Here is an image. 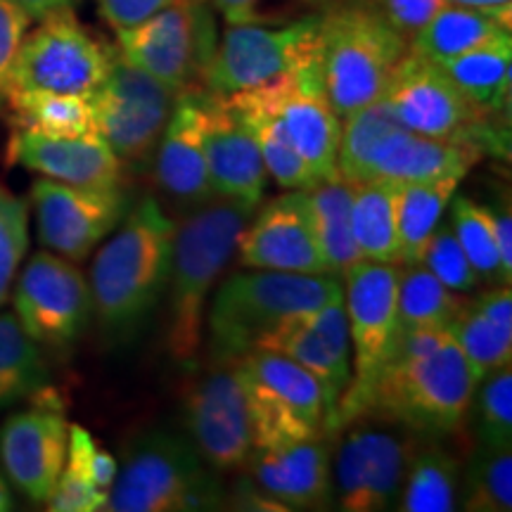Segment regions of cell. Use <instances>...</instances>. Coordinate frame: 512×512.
I'll return each mask as SVG.
<instances>
[{"label": "cell", "instance_id": "cell-1", "mask_svg": "<svg viewBox=\"0 0 512 512\" xmlns=\"http://www.w3.org/2000/svg\"><path fill=\"white\" fill-rule=\"evenodd\" d=\"M477 382L448 325L406 330L377 382L368 418L446 437L465 420Z\"/></svg>", "mask_w": 512, "mask_h": 512}, {"label": "cell", "instance_id": "cell-2", "mask_svg": "<svg viewBox=\"0 0 512 512\" xmlns=\"http://www.w3.org/2000/svg\"><path fill=\"white\" fill-rule=\"evenodd\" d=\"M91 268L93 316L112 342H131L166 294L176 223L155 197L126 211Z\"/></svg>", "mask_w": 512, "mask_h": 512}, {"label": "cell", "instance_id": "cell-3", "mask_svg": "<svg viewBox=\"0 0 512 512\" xmlns=\"http://www.w3.org/2000/svg\"><path fill=\"white\" fill-rule=\"evenodd\" d=\"M256 204L214 197L185 214L176 226L169 271V332L166 344L178 363H195L202 344L207 299L233 259Z\"/></svg>", "mask_w": 512, "mask_h": 512}, {"label": "cell", "instance_id": "cell-4", "mask_svg": "<svg viewBox=\"0 0 512 512\" xmlns=\"http://www.w3.org/2000/svg\"><path fill=\"white\" fill-rule=\"evenodd\" d=\"M344 297L335 275L249 271L223 280L209 309L211 366L235 363L280 323Z\"/></svg>", "mask_w": 512, "mask_h": 512}, {"label": "cell", "instance_id": "cell-5", "mask_svg": "<svg viewBox=\"0 0 512 512\" xmlns=\"http://www.w3.org/2000/svg\"><path fill=\"white\" fill-rule=\"evenodd\" d=\"M221 472L200 456L188 434L152 427L124 448L107 494L112 512H197L226 503Z\"/></svg>", "mask_w": 512, "mask_h": 512}, {"label": "cell", "instance_id": "cell-6", "mask_svg": "<svg viewBox=\"0 0 512 512\" xmlns=\"http://www.w3.org/2000/svg\"><path fill=\"white\" fill-rule=\"evenodd\" d=\"M482 155L475 147L420 136L382 98L342 119L337 171L344 181L422 183L465 178Z\"/></svg>", "mask_w": 512, "mask_h": 512}, {"label": "cell", "instance_id": "cell-7", "mask_svg": "<svg viewBox=\"0 0 512 512\" xmlns=\"http://www.w3.org/2000/svg\"><path fill=\"white\" fill-rule=\"evenodd\" d=\"M320 67L339 117L380 100L408 38L370 0H332L320 15Z\"/></svg>", "mask_w": 512, "mask_h": 512}, {"label": "cell", "instance_id": "cell-8", "mask_svg": "<svg viewBox=\"0 0 512 512\" xmlns=\"http://www.w3.org/2000/svg\"><path fill=\"white\" fill-rule=\"evenodd\" d=\"M382 100L420 136L475 147L479 155H508V124L472 105L430 57L408 46L396 62Z\"/></svg>", "mask_w": 512, "mask_h": 512}, {"label": "cell", "instance_id": "cell-9", "mask_svg": "<svg viewBox=\"0 0 512 512\" xmlns=\"http://www.w3.org/2000/svg\"><path fill=\"white\" fill-rule=\"evenodd\" d=\"M342 283L351 339V384L339 403L332 434L349 422L366 418L377 382L401 337L396 313L399 266L361 259L344 273Z\"/></svg>", "mask_w": 512, "mask_h": 512}, {"label": "cell", "instance_id": "cell-10", "mask_svg": "<svg viewBox=\"0 0 512 512\" xmlns=\"http://www.w3.org/2000/svg\"><path fill=\"white\" fill-rule=\"evenodd\" d=\"M238 366L254 427V448L325 437V396L316 377L278 351L254 349Z\"/></svg>", "mask_w": 512, "mask_h": 512}, {"label": "cell", "instance_id": "cell-11", "mask_svg": "<svg viewBox=\"0 0 512 512\" xmlns=\"http://www.w3.org/2000/svg\"><path fill=\"white\" fill-rule=\"evenodd\" d=\"M216 43L214 12L197 0H171L136 27L117 29L119 55L174 95L202 83Z\"/></svg>", "mask_w": 512, "mask_h": 512}, {"label": "cell", "instance_id": "cell-12", "mask_svg": "<svg viewBox=\"0 0 512 512\" xmlns=\"http://www.w3.org/2000/svg\"><path fill=\"white\" fill-rule=\"evenodd\" d=\"M38 22L19 46L10 91L93 93L110 72L117 48L93 36L74 10L55 12Z\"/></svg>", "mask_w": 512, "mask_h": 512}, {"label": "cell", "instance_id": "cell-13", "mask_svg": "<svg viewBox=\"0 0 512 512\" xmlns=\"http://www.w3.org/2000/svg\"><path fill=\"white\" fill-rule=\"evenodd\" d=\"M88 100L95 133L112 147L121 164L145 166L155 159L176 100L169 88L126 62L117 50L110 72L88 93Z\"/></svg>", "mask_w": 512, "mask_h": 512}, {"label": "cell", "instance_id": "cell-14", "mask_svg": "<svg viewBox=\"0 0 512 512\" xmlns=\"http://www.w3.org/2000/svg\"><path fill=\"white\" fill-rule=\"evenodd\" d=\"M332 465V501L344 512L396 510L413 448L389 420L358 418L344 425Z\"/></svg>", "mask_w": 512, "mask_h": 512}, {"label": "cell", "instance_id": "cell-15", "mask_svg": "<svg viewBox=\"0 0 512 512\" xmlns=\"http://www.w3.org/2000/svg\"><path fill=\"white\" fill-rule=\"evenodd\" d=\"M247 93L280 119L316 183L339 176L337 152L342 138V117L330 105L325 91L318 46L285 74L249 88Z\"/></svg>", "mask_w": 512, "mask_h": 512}, {"label": "cell", "instance_id": "cell-16", "mask_svg": "<svg viewBox=\"0 0 512 512\" xmlns=\"http://www.w3.org/2000/svg\"><path fill=\"white\" fill-rule=\"evenodd\" d=\"M320 15L287 24H228L204 69L202 88L228 98L285 74L318 46Z\"/></svg>", "mask_w": 512, "mask_h": 512}, {"label": "cell", "instance_id": "cell-17", "mask_svg": "<svg viewBox=\"0 0 512 512\" xmlns=\"http://www.w3.org/2000/svg\"><path fill=\"white\" fill-rule=\"evenodd\" d=\"M10 294L19 325L41 349H72L93 318L86 275L55 252L31 256Z\"/></svg>", "mask_w": 512, "mask_h": 512}, {"label": "cell", "instance_id": "cell-18", "mask_svg": "<svg viewBox=\"0 0 512 512\" xmlns=\"http://www.w3.org/2000/svg\"><path fill=\"white\" fill-rule=\"evenodd\" d=\"M31 207L41 245L79 264L124 219L128 195L121 185L95 188L41 178L31 188Z\"/></svg>", "mask_w": 512, "mask_h": 512}, {"label": "cell", "instance_id": "cell-19", "mask_svg": "<svg viewBox=\"0 0 512 512\" xmlns=\"http://www.w3.org/2000/svg\"><path fill=\"white\" fill-rule=\"evenodd\" d=\"M185 430L216 472L245 467L254 453V427L235 363H219L192 384L185 399Z\"/></svg>", "mask_w": 512, "mask_h": 512}, {"label": "cell", "instance_id": "cell-20", "mask_svg": "<svg viewBox=\"0 0 512 512\" xmlns=\"http://www.w3.org/2000/svg\"><path fill=\"white\" fill-rule=\"evenodd\" d=\"M256 349L278 351L316 377L325 396V437H332L339 403L351 384V339L344 297L283 320Z\"/></svg>", "mask_w": 512, "mask_h": 512}, {"label": "cell", "instance_id": "cell-21", "mask_svg": "<svg viewBox=\"0 0 512 512\" xmlns=\"http://www.w3.org/2000/svg\"><path fill=\"white\" fill-rule=\"evenodd\" d=\"M69 451V422L50 387L31 396V408L12 413L0 427V460L10 482L29 501L46 503Z\"/></svg>", "mask_w": 512, "mask_h": 512}, {"label": "cell", "instance_id": "cell-22", "mask_svg": "<svg viewBox=\"0 0 512 512\" xmlns=\"http://www.w3.org/2000/svg\"><path fill=\"white\" fill-rule=\"evenodd\" d=\"M240 264L259 271L328 275L306 190H287L256 207L242 230Z\"/></svg>", "mask_w": 512, "mask_h": 512}, {"label": "cell", "instance_id": "cell-23", "mask_svg": "<svg viewBox=\"0 0 512 512\" xmlns=\"http://www.w3.org/2000/svg\"><path fill=\"white\" fill-rule=\"evenodd\" d=\"M202 86L176 95L155 152V181L162 195L183 214L214 200L204 155Z\"/></svg>", "mask_w": 512, "mask_h": 512}, {"label": "cell", "instance_id": "cell-24", "mask_svg": "<svg viewBox=\"0 0 512 512\" xmlns=\"http://www.w3.org/2000/svg\"><path fill=\"white\" fill-rule=\"evenodd\" d=\"M202 117L204 155L214 195L259 207L268 171L247 121L233 102L207 88L202 93Z\"/></svg>", "mask_w": 512, "mask_h": 512}, {"label": "cell", "instance_id": "cell-25", "mask_svg": "<svg viewBox=\"0 0 512 512\" xmlns=\"http://www.w3.org/2000/svg\"><path fill=\"white\" fill-rule=\"evenodd\" d=\"M332 458L328 437L254 448L245 467L254 491L280 510L325 508L332 501Z\"/></svg>", "mask_w": 512, "mask_h": 512}, {"label": "cell", "instance_id": "cell-26", "mask_svg": "<svg viewBox=\"0 0 512 512\" xmlns=\"http://www.w3.org/2000/svg\"><path fill=\"white\" fill-rule=\"evenodd\" d=\"M8 157L41 178L69 185H121V162L98 133L91 136H43L19 131L10 138Z\"/></svg>", "mask_w": 512, "mask_h": 512}, {"label": "cell", "instance_id": "cell-27", "mask_svg": "<svg viewBox=\"0 0 512 512\" xmlns=\"http://www.w3.org/2000/svg\"><path fill=\"white\" fill-rule=\"evenodd\" d=\"M451 335L463 349L477 380L491 370L510 366L512 361V292L510 285H496L494 290L465 302L451 325Z\"/></svg>", "mask_w": 512, "mask_h": 512}, {"label": "cell", "instance_id": "cell-28", "mask_svg": "<svg viewBox=\"0 0 512 512\" xmlns=\"http://www.w3.org/2000/svg\"><path fill=\"white\" fill-rule=\"evenodd\" d=\"M453 86L489 117L503 119L510 112L512 36L498 38L463 55L437 62Z\"/></svg>", "mask_w": 512, "mask_h": 512}, {"label": "cell", "instance_id": "cell-29", "mask_svg": "<svg viewBox=\"0 0 512 512\" xmlns=\"http://www.w3.org/2000/svg\"><path fill=\"white\" fill-rule=\"evenodd\" d=\"M351 228L358 256L375 264L399 266V226H396V183H351Z\"/></svg>", "mask_w": 512, "mask_h": 512}, {"label": "cell", "instance_id": "cell-30", "mask_svg": "<svg viewBox=\"0 0 512 512\" xmlns=\"http://www.w3.org/2000/svg\"><path fill=\"white\" fill-rule=\"evenodd\" d=\"M505 36H512V27H505L498 17L465 5L446 3L418 34L411 36L408 46L415 53L439 62Z\"/></svg>", "mask_w": 512, "mask_h": 512}, {"label": "cell", "instance_id": "cell-31", "mask_svg": "<svg viewBox=\"0 0 512 512\" xmlns=\"http://www.w3.org/2000/svg\"><path fill=\"white\" fill-rule=\"evenodd\" d=\"M463 178L448 176L437 181L396 183V226H399V266L420 264L427 240L444 219L448 202Z\"/></svg>", "mask_w": 512, "mask_h": 512}, {"label": "cell", "instance_id": "cell-32", "mask_svg": "<svg viewBox=\"0 0 512 512\" xmlns=\"http://www.w3.org/2000/svg\"><path fill=\"white\" fill-rule=\"evenodd\" d=\"M306 197L328 275L344 278V273L361 261L351 228V185L337 176L306 188Z\"/></svg>", "mask_w": 512, "mask_h": 512}, {"label": "cell", "instance_id": "cell-33", "mask_svg": "<svg viewBox=\"0 0 512 512\" xmlns=\"http://www.w3.org/2000/svg\"><path fill=\"white\" fill-rule=\"evenodd\" d=\"M460 463L444 448L411 453L396 510L453 512L460 503Z\"/></svg>", "mask_w": 512, "mask_h": 512}, {"label": "cell", "instance_id": "cell-34", "mask_svg": "<svg viewBox=\"0 0 512 512\" xmlns=\"http://www.w3.org/2000/svg\"><path fill=\"white\" fill-rule=\"evenodd\" d=\"M8 107L12 126L43 136H91L95 133L88 95L53 91H10Z\"/></svg>", "mask_w": 512, "mask_h": 512}, {"label": "cell", "instance_id": "cell-35", "mask_svg": "<svg viewBox=\"0 0 512 512\" xmlns=\"http://www.w3.org/2000/svg\"><path fill=\"white\" fill-rule=\"evenodd\" d=\"M233 107L247 121L249 131L254 133L261 157H264L268 176L285 190H306L316 185L311 169L306 166L297 147L292 145L290 136L273 112H268L261 102H256L247 91L228 95Z\"/></svg>", "mask_w": 512, "mask_h": 512}, {"label": "cell", "instance_id": "cell-36", "mask_svg": "<svg viewBox=\"0 0 512 512\" xmlns=\"http://www.w3.org/2000/svg\"><path fill=\"white\" fill-rule=\"evenodd\" d=\"M48 380L43 349L24 332L15 311H0V411L31 399Z\"/></svg>", "mask_w": 512, "mask_h": 512}, {"label": "cell", "instance_id": "cell-37", "mask_svg": "<svg viewBox=\"0 0 512 512\" xmlns=\"http://www.w3.org/2000/svg\"><path fill=\"white\" fill-rule=\"evenodd\" d=\"M463 306L465 299L458 292L448 290L422 264L399 266L396 313H399L401 332L451 325Z\"/></svg>", "mask_w": 512, "mask_h": 512}, {"label": "cell", "instance_id": "cell-38", "mask_svg": "<svg viewBox=\"0 0 512 512\" xmlns=\"http://www.w3.org/2000/svg\"><path fill=\"white\" fill-rule=\"evenodd\" d=\"M448 226L456 235L458 245L463 247L472 268H475L479 280L486 285H510L512 275L503 271L501 256H498L494 226H491L489 207L472 200V197L456 195L448 202Z\"/></svg>", "mask_w": 512, "mask_h": 512}, {"label": "cell", "instance_id": "cell-39", "mask_svg": "<svg viewBox=\"0 0 512 512\" xmlns=\"http://www.w3.org/2000/svg\"><path fill=\"white\" fill-rule=\"evenodd\" d=\"M460 508L508 512L512 508V446L479 444L460 477Z\"/></svg>", "mask_w": 512, "mask_h": 512}, {"label": "cell", "instance_id": "cell-40", "mask_svg": "<svg viewBox=\"0 0 512 512\" xmlns=\"http://www.w3.org/2000/svg\"><path fill=\"white\" fill-rule=\"evenodd\" d=\"M470 408L479 444L512 446V368L486 373L477 382Z\"/></svg>", "mask_w": 512, "mask_h": 512}, {"label": "cell", "instance_id": "cell-41", "mask_svg": "<svg viewBox=\"0 0 512 512\" xmlns=\"http://www.w3.org/2000/svg\"><path fill=\"white\" fill-rule=\"evenodd\" d=\"M29 249L27 202L0 185V306L8 302L12 283Z\"/></svg>", "mask_w": 512, "mask_h": 512}, {"label": "cell", "instance_id": "cell-42", "mask_svg": "<svg viewBox=\"0 0 512 512\" xmlns=\"http://www.w3.org/2000/svg\"><path fill=\"white\" fill-rule=\"evenodd\" d=\"M420 264L425 266L432 275H437L448 290L458 294L475 292L479 283H482L477 271L472 268L470 259L465 256L463 247L458 245L451 226L444 221L434 228L432 238L427 240Z\"/></svg>", "mask_w": 512, "mask_h": 512}, {"label": "cell", "instance_id": "cell-43", "mask_svg": "<svg viewBox=\"0 0 512 512\" xmlns=\"http://www.w3.org/2000/svg\"><path fill=\"white\" fill-rule=\"evenodd\" d=\"M332 0H211L226 24H287L323 12Z\"/></svg>", "mask_w": 512, "mask_h": 512}, {"label": "cell", "instance_id": "cell-44", "mask_svg": "<svg viewBox=\"0 0 512 512\" xmlns=\"http://www.w3.org/2000/svg\"><path fill=\"white\" fill-rule=\"evenodd\" d=\"M64 467H69L76 475H81L93 486L110 494V486L117 477L119 460L112 453H107L86 427L72 425L69 427V451Z\"/></svg>", "mask_w": 512, "mask_h": 512}, {"label": "cell", "instance_id": "cell-45", "mask_svg": "<svg viewBox=\"0 0 512 512\" xmlns=\"http://www.w3.org/2000/svg\"><path fill=\"white\" fill-rule=\"evenodd\" d=\"M31 22L34 19L19 8L17 0H0V112L8 105L12 64Z\"/></svg>", "mask_w": 512, "mask_h": 512}, {"label": "cell", "instance_id": "cell-46", "mask_svg": "<svg viewBox=\"0 0 512 512\" xmlns=\"http://www.w3.org/2000/svg\"><path fill=\"white\" fill-rule=\"evenodd\" d=\"M50 512H95L105 510L107 491L93 486L88 479L64 467L53 494L46 501Z\"/></svg>", "mask_w": 512, "mask_h": 512}, {"label": "cell", "instance_id": "cell-47", "mask_svg": "<svg viewBox=\"0 0 512 512\" xmlns=\"http://www.w3.org/2000/svg\"><path fill=\"white\" fill-rule=\"evenodd\" d=\"M370 3L387 17L394 29L411 38L444 8L448 0H370Z\"/></svg>", "mask_w": 512, "mask_h": 512}, {"label": "cell", "instance_id": "cell-48", "mask_svg": "<svg viewBox=\"0 0 512 512\" xmlns=\"http://www.w3.org/2000/svg\"><path fill=\"white\" fill-rule=\"evenodd\" d=\"M169 3L171 0H98L100 15L114 31L136 27Z\"/></svg>", "mask_w": 512, "mask_h": 512}, {"label": "cell", "instance_id": "cell-49", "mask_svg": "<svg viewBox=\"0 0 512 512\" xmlns=\"http://www.w3.org/2000/svg\"><path fill=\"white\" fill-rule=\"evenodd\" d=\"M491 226H494V238L498 247V256H501L503 271L512 275V216L508 204H498V207H489Z\"/></svg>", "mask_w": 512, "mask_h": 512}, {"label": "cell", "instance_id": "cell-50", "mask_svg": "<svg viewBox=\"0 0 512 512\" xmlns=\"http://www.w3.org/2000/svg\"><path fill=\"white\" fill-rule=\"evenodd\" d=\"M17 3L31 19H36L38 22V19L55 15V12L74 10L81 0H17Z\"/></svg>", "mask_w": 512, "mask_h": 512}, {"label": "cell", "instance_id": "cell-51", "mask_svg": "<svg viewBox=\"0 0 512 512\" xmlns=\"http://www.w3.org/2000/svg\"><path fill=\"white\" fill-rule=\"evenodd\" d=\"M448 3L489 12V15L501 19L505 27H512V0H448Z\"/></svg>", "mask_w": 512, "mask_h": 512}, {"label": "cell", "instance_id": "cell-52", "mask_svg": "<svg viewBox=\"0 0 512 512\" xmlns=\"http://www.w3.org/2000/svg\"><path fill=\"white\" fill-rule=\"evenodd\" d=\"M12 508V498H10V491H8V484L3 482V477H0V512L10 510Z\"/></svg>", "mask_w": 512, "mask_h": 512}, {"label": "cell", "instance_id": "cell-53", "mask_svg": "<svg viewBox=\"0 0 512 512\" xmlns=\"http://www.w3.org/2000/svg\"><path fill=\"white\" fill-rule=\"evenodd\" d=\"M197 3H209V0H197Z\"/></svg>", "mask_w": 512, "mask_h": 512}]
</instances>
